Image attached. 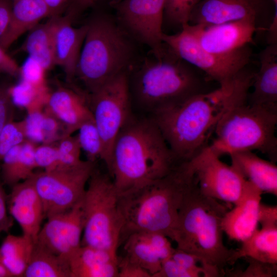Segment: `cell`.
Returning <instances> with one entry per match:
<instances>
[{"label":"cell","instance_id":"27","mask_svg":"<svg viewBox=\"0 0 277 277\" xmlns=\"http://www.w3.org/2000/svg\"><path fill=\"white\" fill-rule=\"evenodd\" d=\"M249 258L263 262L277 264V227L257 229L234 250L230 265L238 259Z\"/></svg>","mask_w":277,"mask_h":277},{"label":"cell","instance_id":"1","mask_svg":"<svg viewBox=\"0 0 277 277\" xmlns=\"http://www.w3.org/2000/svg\"><path fill=\"white\" fill-rule=\"evenodd\" d=\"M253 73L245 69L227 85L195 94L151 115L180 162L190 161L207 147L223 116L247 100Z\"/></svg>","mask_w":277,"mask_h":277},{"label":"cell","instance_id":"48","mask_svg":"<svg viewBox=\"0 0 277 277\" xmlns=\"http://www.w3.org/2000/svg\"><path fill=\"white\" fill-rule=\"evenodd\" d=\"M72 1L74 0H43L51 11L52 15L59 14L61 10Z\"/></svg>","mask_w":277,"mask_h":277},{"label":"cell","instance_id":"8","mask_svg":"<svg viewBox=\"0 0 277 277\" xmlns=\"http://www.w3.org/2000/svg\"><path fill=\"white\" fill-rule=\"evenodd\" d=\"M118 200L110 175L94 170L82 200L84 227L81 245L117 253L123 228Z\"/></svg>","mask_w":277,"mask_h":277},{"label":"cell","instance_id":"5","mask_svg":"<svg viewBox=\"0 0 277 277\" xmlns=\"http://www.w3.org/2000/svg\"><path fill=\"white\" fill-rule=\"evenodd\" d=\"M87 32L78 60L75 76L88 93L134 67V41L114 19L97 14L87 24Z\"/></svg>","mask_w":277,"mask_h":277},{"label":"cell","instance_id":"38","mask_svg":"<svg viewBox=\"0 0 277 277\" xmlns=\"http://www.w3.org/2000/svg\"><path fill=\"white\" fill-rule=\"evenodd\" d=\"M171 258L195 277H212L210 272L201 265L199 258L192 254L175 248Z\"/></svg>","mask_w":277,"mask_h":277},{"label":"cell","instance_id":"12","mask_svg":"<svg viewBox=\"0 0 277 277\" xmlns=\"http://www.w3.org/2000/svg\"><path fill=\"white\" fill-rule=\"evenodd\" d=\"M164 4L165 0H123L115 5L119 24L134 40L147 46L157 58L165 55Z\"/></svg>","mask_w":277,"mask_h":277},{"label":"cell","instance_id":"34","mask_svg":"<svg viewBox=\"0 0 277 277\" xmlns=\"http://www.w3.org/2000/svg\"><path fill=\"white\" fill-rule=\"evenodd\" d=\"M58 152V166L57 168L73 166L80 164L82 151L76 135L64 136L59 140L57 146Z\"/></svg>","mask_w":277,"mask_h":277},{"label":"cell","instance_id":"47","mask_svg":"<svg viewBox=\"0 0 277 277\" xmlns=\"http://www.w3.org/2000/svg\"><path fill=\"white\" fill-rule=\"evenodd\" d=\"M268 44H277V6L274 7L273 19L268 29Z\"/></svg>","mask_w":277,"mask_h":277},{"label":"cell","instance_id":"51","mask_svg":"<svg viewBox=\"0 0 277 277\" xmlns=\"http://www.w3.org/2000/svg\"><path fill=\"white\" fill-rule=\"evenodd\" d=\"M271 1L273 3L274 6H277V0H271Z\"/></svg>","mask_w":277,"mask_h":277},{"label":"cell","instance_id":"2","mask_svg":"<svg viewBox=\"0 0 277 277\" xmlns=\"http://www.w3.org/2000/svg\"><path fill=\"white\" fill-rule=\"evenodd\" d=\"M181 163L154 121L133 114L114 143L110 176L121 194L165 176Z\"/></svg>","mask_w":277,"mask_h":277},{"label":"cell","instance_id":"42","mask_svg":"<svg viewBox=\"0 0 277 277\" xmlns=\"http://www.w3.org/2000/svg\"><path fill=\"white\" fill-rule=\"evenodd\" d=\"M153 277H195L194 274L175 262L171 257L164 260L160 270Z\"/></svg>","mask_w":277,"mask_h":277},{"label":"cell","instance_id":"16","mask_svg":"<svg viewBox=\"0 0 277 277\" xmlns=\"http://www.w3.org/2000/svg\"><path fill=\"white\" fill-rule=\"evenodd\" d=\"M8 211L19 224L23 234L35 243L45 215L32 176L12 186L8 199Z\"/></svg>","mask_w":277,"mask_h":277},{"label":"cell","instance_id":"41","mask_svg":"<svg viewBox=\"0 0 277 277\" xmlns=\"http://www.w3.org/2000/svg\"><path fill=\"white\" fill-rule=\"evenodd\" d=\"M118 277H151L150 274L124 255L118 256Z\"/></svg>","mask_w":277,"mask_h":277},{"label":"cell","instance_id":"11","mask_svg":"<svg viewBox=\"0 0 277 277\" xmlns=\"http://www.w3.org/2000/svg\"><path fill=\"white\" fill-rule=\"evenodd\" d=\"M94 170V163L87 160L73 166L34 173L32 179L45 217L65 212L79 202Z\"/></svg>","mask_w":277,"mask_h":277},{"label":"cell","instance_id":"45","mask_svg":"<svg viewBox=\"0 0 277 277\" xmlns=\"http://www.w3.org/2000/svg\"><path fill=\"white\" fill-rule=\"evenodd\" d=\"M0 72L11 76L19 75V66L16 61L8 54L0 46Z\"/></svg>","mask_w":277,"mask_h":277},{"label":"cell","instance_id":"28","mask_svg":"<svg viewBox=\"0 0 277 277\" xmlns=\"http://www.w3.org/2000/svg\"><path fill=\"white\" fill-rule=\"evenodd\" d=\"M125 255L149 272L151 277L159 271L163 259L148 232H135L123 241Z\"/></svg>","mask_w":277,"mask_h":277},{"label":"cell","instance_id":"40","mask_svg":"<svg viewBox=\"0 0 277 277\" xmlns=\"http://www.w3.org/2000/svg\"><path fill=\"white\" fill-rule=\"evenodd\" d=\"M14 106L9 87L0 86V131L13 121Z\"/></svg>","mask_w":277,"mask_h":277},{"label":"cell","instance_id":"24","mask_svg":"<svg viewBox=\"0 0 277 277\" xmlns=\"http://www.w3.org/2000/svg\"><path fill=\"white\" fill-rule=\"evenodd\" d=\"M229 156L231 165L246 180L262 192L277 195V167L275 163L264 160L251 151L238 152Z\"/></svg>","mask_w":277,"mask_h":277},{"label":"cell","instance_id":"35","mask_svg":"<svg viewBox=\"0 0 277 277\" xmlns=\"http://www.w3.org/2000/svg\"><path fill=\"white\" fill-rule=\"evenodd\" d=\"M26 140L23 121L7 124L0 131V161L13 147Z\"/></svg>","mask_w":277,"mask_h":277},{"label":"cell","instance_id":"9","mask_svg":"<svg viewBox=\"0 0 277 277\" xmlns=\"http://www.w3.org/2000/svg\"><path fill=\"white\" fill-rule=\"evenodd\" d=\"M128 75V73H122L95 92L87 94L89 105L102 143L101 159L109 175L114 143L121 129L133 115Z\"/></svg>","mask_w":277,"mask_h":277},{"label":"cell","instance_id":"10","mask_svg":"<svg viewBox=\"0 0 277 277\" xmlns=\"http://www.w3.org/2000/svg\"><path fill=\"white\" fill-rule=\"evenodd\" d=\"M162 41L175 56L203 71L208 80L217 83L220 86L232 83L246 68L251 55L248 46L228 54L208 52L183 28L174 34L164 33Z\"/></svg>","mask_w":277,"mask_h":277},{"label":"cell","instance_id":"25","mask_svg":"<svg viewBox=\"0 0 277 277\" xmlns=\"http://www.w3.org/2000/svg\"><path fill=\"white\" fill-rule=\"evenodd\" d=\"M62 16L54 15L30 31L20 50L38 61L48 71L55 65L54 38Z\"/></svg>","mask_w":277,"mask_h":277},{"label":"cell","instance_id":"39","mask_svg":"<svg viewBox=\"0 0 277 277\" xmlns=\"http://www.w3.org/2000/svg\"><path fill=\"white\" fill-rule=\"evenodd\" d=\"M34 156L37 167L43 168L45 171L51 170L58 166L57 148L51 144L36 146Z\"/></svg>","mask_w":277,"mask_h":277},{"label":"cell","instance_id":"32","mask_svg":"<svg viewBox=\"0 0 277 277\" xmlns=\"http://www.w3.org/2000/svg\"><path fill=\"white\" fill-rule=\"evenodd\" d=\"M76 135L82 150L87 157V160L94 162L101 158L102 143L93 119L84 122L77 130Z\"/></svg>","mask_w":277,"mask_h":277},{"label":"cell","instance_id":"37","mask_svg":"<svg viewBox=\"0 0 277 277\" xmlns=\"http://www.w3.org/2000/svg\"><path fill=\"white\" fill-rule=\"evenodd\" d=\"M248 263L247 268L243 271L234 273L225 270L224 274L238 277H273L277 273L276 264L263 262L249 258H244Z\"/></svg>","mask_w":277,"mask_h":277},{"label":"cell","instance_id":"17","mask_svg":"<svg viewBox=\"0 0 277 277\" xmlns=\"http://www.w3.org/2000/svg\"><path fill=\"white\" fill-rule=\"evenodd\" d=\"M265 0H201L192 11L188 24L210 25L241 20L256 22Z\"/></svg>","mask_w":277,"mask_h":277},{"label":"cell","instance_id":"21","mask_svg":"<svg viewBox=\"0 0 277 277\" xmlns=\"http://www.w3.org/2000/svg\"><path fill=\"white\" fill-rule=\"evenodd\" d=\"M260 68L254 72L247 103L277 110V44H268L259 54Z\"/></svg>","mask_w":277,"mask_h":277},{"label":"cell","instance_id":"15","mask_svg":"<svg viewBox=\"0 0 277 277\" xmlns=\"http://www.w3.org/2000/svg\"><path fill=\"white\" fill-rule=\"evenodd\" d=\"M82 200L70 209L47 218L35 243L69 261L81 246L84 227Z\"/></svg>","mask_w":277,"mask_h":277},{"label":"cell","instance_id":"26","mask_svg":"<svg viewBox=\"0 0 277 277\" xmlns=\"http://www.w3.org/2000/svg\"><path fill=\"white\" fill-rule=\"evenodd\" d=\"M36 146L34 142L26 140L5 155L2 173L5 184L13 186L33 176L37 168L34 156Z\"/></svg>","mask_w":277,"mask_h":277},{"label":"cell","instance_id":"3","mask_svg":"<svg viewBox=\"0 0 277 277\" xmlns=\"http://www.w3.org/2000/svg\"><path fill=\"white\" fill-rule=\"evenodd\" d=\"M196 183L189 162L139 188L118 194L123 220L120 244L135 232H158L173 241L179 211Z\"/></svg>","mask_w":277,"mask_h":277},{"label":"cell","instance_id":"18","mask_svg":"<svg viewBox=\"0 0 277 277\" xmlns=\"http://www.w3.org/2000/svg\"><path fill=\"white\" fill-rule=\"evenodd\" d=\"M262 193L247 181L240 198L222 220V230L229 239L242 243L258 229L259 207Z\"/></svg>","mask_w":277,"mask_h":277},{"label":"cell","instance_id":"52","mask_svg":"<svg viewBox=\"0 0 277 277\" xmlns=\"http://www.w3.org/2000/svg\"><path fill=\"white\" fill-rule=\"evenodd\" d=\"M14 1V0H13Z\"/></svg>","mask_w":277,"mask_h":277},{"label":"cell","instance_id":"23","mask_svg":"<svg viewBox=\"0 0 277 277\" xmlns=\"http://www.w3.org/2000/svg\"><path fill=\"white\" fill-rule=\"evenodd\" d=\"M51 16V11L43 0H14L9 24L0 38V46L6 50L41 20Z\"/></svg>","mask_w":277,"mask_h":277},{"label":"cell","instance_id":"46","mask_svg":"<svg viewBox=\"0 0 277 277\" xmlns=\"http://www.w3.org/2000/svg\"><path fill=\"white\" fill-rule=\"evenodd\" d=\"M12 2L0 0V38L5 33L10 18Z\"/></svg>","mask_w":277,"mask_h":277},{"label":"cell","instance_id":"50","mask_svg":"<svg viewBox=\"0 0 277 277\" xmlns=\"http://www.w3.org/2000/svg\"><path fill=\"white\" fill-rule=\"evenodd\" d=\"M12 276L10 272L2 262L0 255V277H10Z\"/></svg>","mask_w":277,"mask_h":277},{"label":"cell","instance_id":"31","mask_svg":"<svg viewBox=\"0 0 277 277\" xmlns=\"http://www.w3.org/2000/svg\"><path fill=\"white\" fill-rule=\"evenodd\" d=\"M9 90L14 105L26 108L28 113L45 108L50 93L47 86L37 87L22 80Z\"/></svg>","mask_w":277,"mask_h":277},{"label":"cell","instance_id":"6","mask_svg":"<svg viewBox=\"0 0 277 277\" xmlns=\"http://www.w3.org/2000/svg\"><path fill=\"white\" fill-rule=\"evenodd\" d=\"M166 55V54H165ZM148 60L138 67L129 82L131 100L142 110L154 113L208 91L203 79L188 65L167 58Z\"/></svg>","mask_w":277,"mask_h":277},{"label":"cell","instance_id":"29","mask_svg":"<svg viewBox=\"0 0 277 277\" xmlns=\"http://www.w3.org/2000/svg\"><path fill=\"white\" fill-rule=\"evenodd\" d=\"M35 242L30 238L8 235L0 247V255L12 276H23L30 260Z\"/></svg>","mask_w":277,"mask_h":277},{"label":"cell","instance_id":"13","mask_svg":"<svg viewBox=\"0 0 277 277\" xmlns=\"http://www.w3.org/2000/svg\"><path fill=\"white\" fill-rule=\"evenodd\" d=\"M220 157L208 146L189 162L204 195L234 204L240 198L247 180Z\"/></svg>","mask_w":277,"mask_h":277},{"label":"cell","instance_id":"43","mask_svg":"<svg viewBox=\"0 0 277 277\" xmlns=\"http://www.w3.org/2000/svg\"><path fill=\"white\" fill-rule=\"evenodd\" d=\"M258 222L262 228L277 227V206L260 204Z\"/></svg>","mask_w":277,"mask_h":277},{"label":"cell","instance_id":"30","mask_svg":"<svg viewBox=\"0 0 277 277\" xmlns=\"http://www.w3.org/2000/svg\"><path fill=\"white\" fill-rule=\"evenodd\" d=\"M24 277H71L69 261L35 243Z\"/></svg>","mask_w":277,"mask_h":277},{"label":"cell","instance_id":"14","mask_svg":"<svg viewBox=\"0 0 277 277\" xmlns=\"http://www.w3.org/2000/svg\"><path fill=\"white\" fill-rule=\"evenodd\" d=\"M256 24L254 20L241 19L210 25L187 24L182 28L205 50L224 54L248 46L256 30Z\"/></svg>","mask_w":277,"mask_h":277},{"label":"cell","instance_id":"4","mask_svg":"<svg viewBox=\"0 0 277 277\" xmlns=\"http://www.w3.org/2000/svg\"><path fill=\"white\" fill-rule=\"evenodd\" d=\"M227 207L204 195L196 183L179 211L173 241L176 248L199 258L212 277L223 276L234 250L224 244L222 220Z\"/></svg>","mask_w":277,"mask_h":277},{"label":"cell","instance_id":"7","mask_svg":"<svg viewBox=\"0 0 277 277\" xmlns=\"http://www.w3.org/2000/svg\"><path fill=\"white\" fill-rule=\"evenodd\" d=\"M277 110L250 105L247 100L231 108L215 127L209 145L217 155L257 150L270 161L277 160Z\"/></svg>","mask_w":277,"mask_h":277},{"label":"cell","instance_id":"53","mask_svg":"<svg viewBox=\"0 0 277 277\" xmlns=\"http://www.w3.org/2000/svg\"></svg>","mask_w":277,"mask_h":277},{"label":"cell","instance_id":"19","mask_svg":"<svg viewBox=\"0 0 277 277\" xmlns=\"http://www.w3.org/2000/svg\"><path fill=\"white\" fill-rule=\"evenodd\" d=\"M44 108L60 122L65 136L72 135L84 122L93 119L87 94L64 87L50 92Z\"/></svg>","mask_w":277,"mask_h":277},{"label":"cell","instance_id":"49","mask_svg":"<svg viewBox=\"0 0 277 277\" xmlns=\"http://www.w3.org/2000/svg\"><path fill=\"white\" fill-rule=\"evenodd\" d=\"M96 0H74L76 6L73 11L76 13L81 9H84L92 4Z\"/></svg>","mask_w":277,"mask_h":277},{"label":"cell","instance_id":"44","mask_svg":"<svg viewBox=\"0 0 277 277\" xmlns=\"http://www.w3.org/2000/svg\"><path fill=\"white\" fill-rule=\"evenodd\" d=\"M13 225V219L8 215L5 192L0 183V233L8 232Z\"/></svg>","mask_w":277,"mask_h":277},{"label":"cell","instance_id":"20","mask_svg":"<svg viewBox=\"0 0 277 277\" xmlns=\"http://www.w3.org/2000/svg\"><path fill=\"white\" fill-rule=\"evenodd\" d=\"M74 15L75 13L71 11L62 17L54 38L55 65L63 69L68 81H71L75 76L88 29L87 24L79 27L72 25Z\"/></svg>","mask_w":277,"mask_h":277},{"label":"cell","instance_id":"22","mask_svg":"<svg viewBox=\"0 0 277 277\" xmlns=\"http://www.w3.org/2000/svg\"><path fill=\"white\" fill-rule=\"evenodd\" d=\"M71 277H117V253L81 245L70 257Z\"/></svg>","mask_w":277,"mask_h":277},{"label":"cell","instance_id":"33","mask_svg":"<svg viewBox=\"0 0 277 277\" xmlns=\"http://www.w3.org/2000/svg\"><path fill=\"white\" fill-rule=\"evenodd\" d=\"M201 0H165L164 19L181 27L189 23L191 13Z\"/></svg>","mask_w":277,"mask_h":277},{"label":"cell","instance_id":"36","mask_svg":"<svg viewBox=\"0 0 277 277\" xmlns=\"http://www.w3.org/2000/svg\"><path fill=\"white\" fill-rule=\"evenodd\" d=\"M47 71L36 60L28 56L21 66L19 75L21 80L37 87L47 86L46 73Z\"/></svg>","mask_w":277,"mask_h":277}]
</instances>
